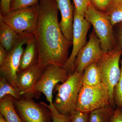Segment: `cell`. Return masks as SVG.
I'll return each mask as SVG.
<instances>
[{
	"label": "cell",
	"mask_w": 122,
	"mask_h": 122,
	"mask_svg": "<svg viewBox=\"0 0 122 122\" xmlns=\"http://www.w3.org/2000/svg\"><path fill=\"white\" fill-rule=\"evenodd\" d=\"M39 17L33 34L38 54V67L42 72L50 65L63 67L69 58L72 42L61 30L55 0H40Z\"/></svg>",
	"instance_id": "obj_1"
},
{
	"label": "cell",
	"mask_w": 122,
	"mask_h": 122,
	"mask_svg": "<svg viewBox=\"0 0 122 122\" xmlns=\"http://www.w3.org/2000/svg\"><path fill=\"white\" fill-rule=\"evenodd\" d=\"M83 74H70L65 82L58 83L55 87L57 94L53 105L60 113L70 115L76 110L79 93L83 85Z\"/></svg>",
	"instance_id": "obj_2"
},
{
	"label": "cell",
	"mask_w": 122,
	"mask_h": 122,
	"mask_svg": "<svg viewBox=\"0 0 122 122\" xmlns=\"http://www.w3.org/2000/svg\"><path fill=\"white\" fill-rule=\"evenodd\" d=\"M122 50L116 45L112 50L104 53L97 62L102 82L107 87L110 97V104L116 109L113 101L115 86L117 83L120 74L119 62Z\"/></svg>",
	"instance_id": "obj_3"
},
{
	"label": "cell",
	"mask_w": 122,
	"mask_h": 122,
	"mask_svg": "<svg viewBox=\"0 0 122 122\" xmlns=\"http://www.w3.org/2000/svg\"><path fill=\"white\" fill-rule=\"evenodd\" d=\"M85 18L93 25L103 53L113 49L117 45L116 38L113 25L106 14L98 11L91 4L85 12Z\"/></svg>",
	"instance_id": "obj_4"
},
{
	"label": "cell",
	"mask_w": 122,
	"mask_h": 122,
	"mask_svg": "<svg viewBox=\"0 0 122 122\" xmlns=\"http://www.w3.org/2000/svg\"><path fill=\"white\" fill-rule=\"evenodd\" d=\"M109 105V93L102 82L95 86L83 84L79 93L76 110L90 113Z\"/></svg>",
	"instance_id": "obj_5"
},
{
	"label": "cell",
	"mask_w": 122,
	"mask_h": 122,
	"mask_svg": "<svg viewBox=\"0 0 122 122\" xmlns=\"http://www.w3.org/2000/svg\"><path fill=\"white\" fill-rule=\"evenodd\" d=\"M39 3L31 6L11 11L2 16L4 22L18 34L26 31L33 32L37 24L39 13Z\"/></svg>",
	"instance_id": "obj_6"
},
{
	"label": "cell",
	"mask_w": 122,
	"mask_h": 122,
	"mask_svg": "<svg viewBox=\"0 0 122 122\" xmlns=\"http://www.w3.org/2000/svg\"><path fill=\"white\" fill-rule=\"evenodd\" d=\"M33 98L22 96L19 100L13 98L15 110L25 122H50L51 112L44 102H35Z\"/></svg>",
	"instance_id": "obj_7"
},
{
	"label": "cell",
	"mask_w": 122,
	"mask_h": 122,
	"mask_svg": "<svg viewBox=\"0 0 122 122\" xmlns=\"http://www.w3.org/2000/svg\"><path fill=\"white\" fill-rule=\"evenodd\" d=\"M33 32L26 31L19 34V37L12 50L8 53L4 62L0 66L1 76L14 87L16 86L17 75L20 66L21 58L24 50V46Z\"/></svg>",
	"instance_id": "obj_8"
},
{
	"label": "cell",
	"mask_w": 122,
	"mask_h": 122,
	"mask_svg": "<svg viewBox=\"0 0 122 122\" xmlns=\"http://www.w3.org/2000/svg\"><path fill=\"white\" fill-rule=\"evenodd\" d=\"M69 74L62 67L49 65L42 72L35 85L34 90L44 94L49 105L53 106V93L55 87L60 82H65Z\"/></svg>",
	"instance_id": "obj_9"
},
{
	"label": "cell",
	"mask_w": 122,
	"mask_h": 122,
	"mask_svg": "<svg viewBox=\"0 0 122 122\" xmlns=\"http://www.w3.org/2000/svg\"><path fill=\"white\" fill-rule=\"evenodd\" d=\"M91 24L84 16L74 11L73 24V49L70 55L62 68L69 74L74 72V63L78 54L87 43L86 36Z\"/></svg>",
	"instance_id": "obj_10"
},
{
	"label": "cell",
	"mask_w": 122,
	"mask_h": 122,
	"mask_svg": "<svg viewBox=\"0 0 122 122\" xmlns=\"http://www.w3.org/2000/svg\"><path fill=\"white\" fill-rule=\"evenodd\" d=\"M104 53L100 40L93 30L89 41L79 52L74 63V72L82 73L85 69L92 63L97 62Z\"/></svg>",
	"instance_id": "obj_11"
},
{
	"label": "cell",
	"mask_w": 122,
	"mask_h": 122,
	"mask_svg": "<svg viewBox=\"0 0 122 122\" xmlns=\"http://www.w3.org/2000/svg\"><path fill=\"white\" fill-rule=\"evenodd\" d=\"M41 73L38 65L18 72L16 86L21 96H30L36 99L40 98L41 93L35 91L34 87Z\"/></svg>",
	"instance_id": "obj_12"
},
{
	"label": "cell",
	"mask_w": 122,
	"mask_h": 122,
	"mask_svg": "<svg viewBox=\"0 0 122 122\" xmlns=\"http://www.w3.org/2000/svg\"><path fill=\"white\" fill-rule=\"evenodd\" d=\"M61 14L59 25L63 35L72 42L74 9L70 0H55Z\"/></svg>",
	"instance_id": "obj_13"
},
{
	"label": "cell",
	"mask_w": 122,
	"mask_h": 122,
	"mask_svg": "<svg viewBox=\"0 0 122 122\" xmlns=\"http://www.w3.org/2000/svg\"><path fill=\"white\" fill-rule=\"evenodd\" d=\"M26 45L21 58L18 72L38 65L39 54L34 34L29 38Z\"/></svg>",
	"instance_id": "obj_14"
},
{
	"label": "cell",
	"mask_w": 122,
	"mask_h": 122,
	"mask_svg": "<svg viewBox=\"0 0 122 122\" xmlns=\"http://www.w3.org/2000/svg\"><path fill=\"white\" fill-rule=\"evenodd\" d=\"M19 36V34L0 17V45L8 52L12 50Z\"/></svg>",
	"instance_id": "obj_15"
},
{
	"label": "cell",
	"mask_w": 122,
	"mask_h": 122,
	"mask_svg": "<svg viewBox=\"0 0 122 122\" xmlns=\"http://www.w3.org/2000/svg\"><path fill=\"white\" fill-rule=\"evenodd\" d=\"M0 112L7 122H22L15 110L13 98L10 95L0 99Z\"/></svg>",
	"instance_id": "obj_16"
},
{
	"label": "cell",
	"mask_w": 122,
	"mask_h": 122,
	"mask_svg": "<svg viewBox=\"0 0 122 122\" xmlns=\"http://www.w3.org/2000/svg\"><path fill=\"white\" fill-rule=\"evenodd\" d=\"M83 84L95 86L102 83L101 74L97 62L92 63L85 69L82 77Z\"/></svg>",
	"instance_id": "obj_17"
},
{
	"label": "cell",
	"mask_w": 122,
	"mask_h": 122,
	"mask_svg": "<svg viewBox=\"0 0 122 122\" xmlns=\"http://www.w3.org/2000/svg\"><path fill=\"white\" fill-rule=\"evenodd\" d=\"M115 109L109 105L94 110L90 113L89 122H109Z\"/></svg>",
	"instance_id": "obj_18"
},
{
	"label": "cell",
	"mask_w": 122,
	"mask_h": 122,
	"mask_svg": "<svg viewBox=\"0 0 122 122\" xmlns=\"http://www.w3.org/2000/svg\"><path fill=\"white\" fill-rule=\"evenodd\" d=\"M113 26L122 23V0H113L106 13Z\"/></svg>",
	"instance_id": "obj_19"
},
{
	"label": "cell",
	"mask_w": 122,
	"mask_h": 122,
	"mask_svg": "<svg viewBox=\"0 0 122 122\" xmlns=\"http://www.w3.org/2000/svg\"><path fill=\"white\" fill-rule=\"evenodd\" d=\"M10 95L16 100L21 98L20 91L17 87H14L3 76L0 77V99L7 95Z\"/></svg>",
	"instance_id": "obj_20"
},
{
	"label": "cell",
	"mask_w": 122,
	"mask_h": 122,
	"mask_svg": "<svg viewBox=\"0 0 122 122\" xmlns=\"http://www.w3.org/2000/svg\"><path fill=\"white\" fill-rule=\"evenodd\" d=\"M120 62L121 65L120 77L113 92L114 102L116 107H120L122 106V58Z\"/></svg>",
	"instance_id": "obj_21"
},
{
	"label": "cell",
	"mask_w": 122,
	"mask_h": 122,
	"mask_svg": "<svg viewBox=\"0 0 122 122\" xmlns=\"http://www.w3.org/2000/svg\"><path fill=\"white\" fill-rule=\"evenodd\" d=\"M40 0H12L11 11L31 7L39 3Z\"/></svg>",
	"instance_id": "obj_22"
},
{
	"label": "cell",
	"mask_w": 122,
	"mask_h": 122,
	"mask_svg": "<svg viewBox=\"0 0 122 122\" xmlns=\"http://www.w3.org/2000/svg\"><path fill=\"white\" fill-rule=\"evenodd\" d=\"M44 103L50 109L51 112L52 122H69L70 115H63L60 113L53 105H48L45 102Z\"/></svg>",
	"instance_id": "obj_23"
},
{
	"label": "cell",
	"mask_w": 122,
	"mask_h": 122,
	"mask_svg": "<svg viewBox=\"0 0 122 122\" xmlns=\"http://www.w3.org/2000/svg\"><path fill=\"white\" fill-rule=\"evenodd\" d=\"M113 0H90L91 4L97 10L106 13Z\"/></svg>",
	"instance_id": "obj_24"
},
{
	"label": "cell",
	"mask_w": 122,
	"mask_h": 122,
	"mask_svg": "<svg viewBox=\"0 0 122 122\" xmlns=\"http://www.w3.org/2000/svg\"><path fill=\"white\" fill-rule=\"evenodd\" d=\"M74 4V11L79 15L85 17V14L91 5L90 0H73Z\"/></svg>",
	"instance_id": "obj_25"
},
{
	"label": "cell",
	"mask_w": 122,
	"mask_h": 122,
	"mask_svg": "<svg viewBox=\"0 0 122 122\" xmlns=\"http://www.w3.org/2000/svg\"><path fill=\"white\" fill-rule=\"evenodd\" d=\"M89 114L75 110L70 115L69 122H89Z\"/></svg>",
	"instance_id": "obj_26"
},
{
	"label": "cell",
	"mask_w": 122,
	"mask_h": 122,
	"mask_svg": "<svg viewBox=\"0 0 122 122\" xmlns=\"http://www.w3.org/2000/svg\"><path fill=\"white\" fill-rule=\"evenodd\" d=\"M12 0H0V13L2 16L11 11L10 5Z\"/></svg>",
	"instance_id": "obj_27"
},
{
	"label": "cell",
	"mask_w": 122,
	"mask_h": 122,
	"mask_svg": "<svg viewBox=\"0 0 122 122\" xmlns=\"http://www.w3.org/2000/svg\"><path fill=\"white\" fill-rule=\"evenodd\" d=\"M109 122H122V110L120 107L115 109Z\"/></svg>",
	"instance_id": "obj_28"
},
{
	"label": "cell",
	"mask_w": 122,
	"mask_h": 122,
	"mask_svg": "<svg viewBox=\"0 0 122 122\" xmlns=\"http://www.w3.org/2000/svg\"><path fill=\"white\" fill-rule=\"evenodd\" d=\"M119 24L117 35L116 38V45L122 50V23Z\"/></svg>",
	"instance_id": "obj_29"
},
{
	"label": "cell",
	"mask_w": 122,
	"mask_h": 122,
	"mask_svg": "<svg viewBox=\"0 0 122 122\" xmlns=\"http://www.w3.org/2000/svg\"><path fill=\"white\" fill-rule=\"evenodd\" d=\"M8 53L4 48L0 45V66L4 62Z\"/></svg>",
	"instance_id": "obj_30"
},
{
	"label": "cell",
	"mask_w": 122,
	"mask_h": 122,
	"mask_svg": "<svg viewBox=\"0 0 122 122\" xmlns=\"http://www.w3.org/2000/svg\"><path fill=\"white\" fill-rule=\"evenodd\" d=\"M0 122H7L1 114H0Z\"/></svg>",
	"instance_id": "obj_31"
},
{
	"label": "cell",
	"mask_w": 122,
	"mask_h": 122,
	"mask_svg": "<svg viewBox=\"0 0 122 122\" xmlns=\"http://www.w3.org/2000/svg\"><path fill=\"white\" fill-rule=\"evenodd\" d=\"M120 108H121V109H122V107H120Z\"/></svg>",
	"instance_id": "obj_32"
},
{
	"label": "cell",
	"mask_w": 122,
	"mask_h": 122,
	"mask_svg": "<svg viewBox=\"0 0 122 122\" xmlns=\"http://www.w3.org/2000/svg\"><path fill=\"white\" fill-rule=\"evenodd\" d=\"M22 122H24V121H22Z\"/></svg>",
	"instance_id": "obj_33"
}]
</instances>
